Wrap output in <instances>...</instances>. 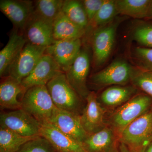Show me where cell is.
<instances>
[{
    "instance_id": "25",
    "label": "cell",
    "mask_w": 152,
    "mask_h": 152,
    "mask_svg": "<svg viewBox=\"0 0 152 152\" xmlns=\"http://www.w3.org/2000/svg\"><path fill=\"white\" fill-rule=\"evenodd\" d=\"M62 12L72 21L86 30L89 26L88 17L82 1L65 0Z\"/></svg>"
},
{
    "instance_id": "8",
    "label": "cell",
    "mask_w": 152,
    "mask_h": 152,
    "mask_svg": "<svg viewBox=\"0 0 152 152\" xmlns=\"http://www.w3.org/2000/svg\"><path fill=\"white\" fill-rule=\"evenodd\" d=\"M90 69L89 54L86 49L82 48L72 64L64 73L69 84L83 99L90 92L87 85Z\"/></svg>"
},
{
    "instance_id": "1",
    "label": "cell",
    "mask_w": 152,
    "mask_h": 152,
    "mask_svg": "<svg viewBox=\"0 0 152 152\" xmlns=\"http://www.w3.org/2000/svg\"><path fill=\"white\" fill-rule=\"evenodd\" d=\"M131 152H145L152 140V112H148L118 133Z\"/></svg>"
},
{
    "instance_id": "32",
    "label": "cell",
    "mask_w": 152,
    "mask_h": 152,
    "mask_svg": "<svg viewBox=\"0 0 152 152\" xmlns=\"http://www.w3.org/2000/svg\"><path fill=\"white\" fill-rule=\"evenodd\" d=\"M119 152H131L122 143L119 142Z\"/></svg>"
},
{
    "instance_id": "6",
    "label": "cell",
    "mask_w": 152,
    "mask_h": 152,
    "mask_svg": "<svg viewBox=\"0 0 152 152\" xmlns=\"http://www.w3.org/2000/svg\"><path fill=\"white\" fill-rule=\"evenodd\" d=\"M45 47L38 46L27 42L8 71V76L21 83L35 67L45 54Z\"/></svg>"
},
{
    "instance_id": "14",
    "label": "cell",
    "mask_w": 152,
    "mask_h": 152,
    "mask_svg": "<svg viewBox=\"0 0 152 152\" xmlns=\"http://www.w3.org/2000/svg\"><path fill=\"white\" fill-rule=\"evenodd\" d=\"M34 2L27 0H1L0 10L18 29L24 31L34 12Z\"/></svg>"
},
{
    "instance_id": "2",
    "label": "cell",
    "mask_w": 152,
    "mask_h": 152,
    "mask_svg": "<svg viewBox=\"0 0 152 152\" xmlns=\"http://www.w3.org/2000/svg\"><path fill=\"white\" fill-rule=\"evenodd\" d=\"M22 109L37 120L41 124L50 122L56 107L46 86H36L23 94Z\"/></svg>"
},
{
    "instance_id": "33",
    "label": "cell",
    "mask_w": 152,
    "mask_h": 152,
    "mask_svg": "<svg viewBox=\"0 0 152 152\" xmlns=\"http://www.w3.org/2000/svg\"><path fill=\"white\" fill-rule=\"evenodd\" d=\"M145 152H152V140L147 147Z\"/></svg>"
},
{
    "instance_id": "30",
    "label": "cell",
    "mask_w": 152,
    "mask_h": 152,
    "mask_svg": "<svg viewBox=\"0 0 152 152\" xmlns=\"http://www.w3.org/2000/svg\"><path fill=\"white\" fill-rule=\"evenodd\" d=\"M134 56L141 70L152 71V48L137 47L135 49Z\"/></svg>"
},
{
    "instance_id": "31",
    "label": "cell",
    "mask_w": 152,
    "mask_h": 152,
    "mask_svg": "<svg viewBox=\"0 0 152 152\" xmlns=\"http://www.w3.org/2000/svg\"><path fill=\"white\" fill-rule=\"evenodd\" d=\"M104 1V0H84L82 1L88 17L89 24L92 21L102 5Z\"/></svg>"
},
{
    "instance_id": "10",
    "label": "cell",
    "mask_w": 152,
    "mask_h": 152,
    "mask_svg": "<svg viewBox=\"0 0 152 152\" xmlns=\"http://www.w3.org/2000/svg\"><path fill=\"white\" fill-rule=\"evenodd\" d=\"M59 66L50 56L45 53L28 76L22 81L24 89L36 86H46L55 77L63 73Z\"/></svg>"
},
{
    "instance_id": "4",
    "label": "cell",
    "mask_w": 152,
    "mask_h": 152,
    "mask_svg": "<svg viewBox=\"0 0 152 152\" xmlns=\"http://www.w3.org/2000/svg\"><path fill=\"white\" fill-rule=\"evenodd\" d=\"M151 98L148 95L138 94L118 109L111 117L114 128L120 132L135 120L148 112L151 105Z\"/></svg>"
},
{
    "instance_id": "9",
    "label": "cell",
    "mask_w": 152,
    "mask_h": 152,
    "mask_svg": "<svg viewBox=\"0 0 152 152\" xmlns=\"http://www.w3.org/2000/svg\"><path fill=\"white\" fill-rule=\"evenodd\" d=\"M118 24L112 23L95 29L91 37L94 64L96 67L103 65L111 53Z\"/></svg>"
},
{
    "instance_id": "13",
    "label": "cell",
    "mask_w": 152,
    "mask_h": 152,
    "mask_svg": "<svg viewBox=\"0 0 152 152\" xmlns=\"http://www.w3.org/2000/svg\"><path fill=\"white\" fill-rule=\"evenodd\" d=\"M25 37L27 42L38 46L47 47L53 43V23L33 13L25 27Z\"/></svg>"
},
{
    "instance_id": "12",
    "label": "cell",
    "mask_w": 152,
    "mask_h": 152,
    "mask_svg": "<svg viewBox=\"0 0 152 152\" xmlns=\"http://www.w3.org/2000/svg\"><path fill=\"white\" fill-rule=\"evenodd\" d=\"M49 122L62 132L83 145L89 135L82 126L80 115L56 107Z\"/></svg>"
},
{
    "instance_id": "23",
    "label": "cell",
    "mask_w": 152,
    "mask_h": 152,
    "mask_svg": "<svg viewBox=\"0 0 152 152\" xmlns=\"http://www.w3.org/2000/svg\"><path fill=\"white\" fill-rule=\"evenodd\" d=\"M37 137H24L0 127V152H16L26 143Z\"/></svg>"
},
{
    "instance_id": "3",
    "label": "cell",
    "mask_w": 152,
    "mask_h": 152,
    "mask_svg": "<svg viewBox=\"0 0 152 152\" xmlns=\"http://www.w3.org/2000/svg\"><path fill=\"white\" fill-rule=\"evenodd\" d=\"M46 86L57 108L80 115L83 99L69 84L64 73L52 79Z\"/></svg>"
},
{
    "instance_id": "16",
    "label": "cell",
    "mask_w": 152,
    "mask_h": 152,
    "mask_svg": "<svg viewBox=\"0 0 152 152\" xmlns=\"http://www.w3.org/2000/svg\"><path fill=\"white\" fill-rule=\"evenodd\" d=\"M40 136L46 139L58 152H87L82 144L65 134L51 123L42 124Z\"/></svg>"
},
{
    "instance_id": "27",
    "label": "cell",
    "mask_w": 152,
    "mask_h": 152,
    "mask_svg": "<svg viewBox=\"0 0 152 152\" xmlns=\"http://www.w3.org/2000/svg\"><path fill=\"white\" fill-rule=\"evenodd\" d=\"M16 152H58L46 139L38 136L27 142Z\"/></svg>"
},
{
    "instance_id": "22",
    "label": "cell",
    "mask_w": 152,
    "mask_h": 152,
    "mask_svg": "<svg viewBox=\"0 0 152 152\" xmlns=\"http://www.w3.org/2000/svg\"><path fill=\"white\" fill-rule=\"evenodd\" d=\"M151 0H117L116 1L118 13L134 18H148Z\"/></svg>"
},
{
    "instance_id": "15",
    "label": "cell",
    "mask_w": 152,
    "mask_h": 152,
    "mask_svg": "<svg viewBox=\"0 0 152 152\" xmlns=\"http://www.w3.org/2000/svg\"><path fill=\"white\" fill-rule=\"evenodd\" d=\"M80 120L82 126L88 135L102 129L106 126L104 121V111L94 92H90L86 99Z\"/></svg>"
},
{
    "instance_id": "26",
    "label": "cell",
    "mask_w": 152,
    "mask_h": 152,
    "mask_svg": "<svg viewBox=\"0 0 152 152\" xmlns=\"http://www.w3.org/2000/svg\"><path fill=\"white\" fill-rule=\"evenodd\" d=\"M118 14L116 1L104 0L101 8L89 26L91 25L92 27L96 28V29L102 27L108 24Z\"/></svg>"
},
{
    "instance_id": "24",
    "label": "cell",
    "mask_w": 152,
    "mask_h": 152,
    "mask_svg": "<svg viewBox=\"0 0 152 152\" xmlns=\"http://www.w3.org/2000/svg\"><path fill=\"white\" fill-rule=\"evenodd\" d=\"M63 0H38L34 2V14L53 24L62 12Z\"/></svg>"
},
{
    "instance_id": "18",
    "label": "cell",
    "mask_w": 152,
    "mask_h": 152,
    "mask_svg": "<svg viewBox=\"0 0 152 152\" xmlns=\"http://www.w3.org/2000/svg\"><path fill=\"white\" fill-rule=\"evenodd\" d=\"M24 36L14 30L11 33L8 42L0 52V76L3 77L8 72L10 67L26 44Z\"/></svg>"
},
{
    "instance_id": "7",
    "label": "cell",
    "mask_w": 152,
    "mask_h": 152,
    "mask_svg": "<svg viewBox=\"0 0 152 152\" xmlns=\"http://www.w3.org/2000/svg\"><path fill=\"white\" fill-rule=\"evenodd\" d=\"M135 72L132 66L124 60H117L91 77L93 84L97 86H125L132 81Z\"/></svg>"
},
{
    "instance_id": "11",
    "label": "cell",
    "mask_w": 152,
    "mask_h": 152,
    "mask_svg": "<svg viewBox=\"0 0 152 152\" xmlns=\"http://www.w3.org/2000/svg\"><path fill=\"white\" fill-rule=\"evenodd\" d=\"M82 45L80 39L55 40L47 47L45 53L50 56L65 73L77 56Z\"/></svg>"
},
{
    "instance_id": "28",
    "label": "cell",
    "mask_w": 152,
    "mask_h": 152,
    "mask_svg": "<svg viewBox=\"0 0 152 152\" xmlns=\"http://www.w3.org/2000/svg\"><path fill=\"white\" fill-rule=\"evenodd\" d=\"M132 82L135 86L142 90L152 98V71L135 72Z\"/></svg>"
},
{
    "instance_id": "17",
    "label": "cell",
    "mask_w": 152,
    "mask_h": 152,
    "mask_svg": "<svg viewBox=\"0 0 152 152\" xmlns=\"http://www.w3.org/2000/svg\"><path fill=\"white\" fill-rule=\"evenodd\" d=\"M119 141L115 131L107 126L89 135L83 145L87 152H119Z\"/></svg>"
},
{
    "instance_id": "19",
    "label": "cell",
    "mask_w": 152,
    "mask_h": 152,
    "mask_svg": "<svg viewBox=\"0 0 152 152\" xmlns=\"http://www.w3.org/2000/svg\"><path fill=\"white\" fill-rule=\"evenodd\" d=\"M25 93L21 83L10 76L5 77L0 84V105L1 109L14 110L22 109L18 95Z\"/></svg>"
},
{
    "instance_id": "29",
    "label": "cell",
    "mask_w": 152,
    "mask_h": 152,
    "mask_svg": "<svg viewBox=\"0 0 152 152\" xmlns=\"http://www.w3.org/2000/svg\"><path fill=\"white\" fill-rule=\"evenodd\" d=\"M133 39L142 47L152 48V25H143L135 29Z\"/></svg>"
},
{
    "instance_id": "20",
    "label": "cell",
    "mask_w": 152,
    "mask_h": 152,
    "mask_svg": "<svg viewBox=\"0 0 152 152\" xmlns=\"http://www.w3.org/2000/svg\"><path fill=\"white\" fill-rule=\"evenodd\" d=\"M53 37L55 40L80 39L86 30L71 20L62 12L53 24Z\"/></svg>"
},
{
    "instance_id": "34",
    "label": "cell",
    "mask_w": 152,
    "mask_h": 152,
    "mask_svg": "<svg viewBox=\"0 0 152 152\" xmlns=\"http://www.w3.org/2000/svg\"><path fill=\"white\" fill-rule=\"evenodd\" d=\"M148 18H150L152 20V1L151 3V6H150Z\"/></svg>"
},
{
    "instance_id": "21",
    "label": "cell",
    "mask_w": 152,
    "mask_h": 152,
    "mask_svg": "<svg viewBox=\"0 0 152 152\" xmlns=\"http://www.w3.org/2000/svg\"><path fill=\"white\" fill-rule=\"evenodd\" d=\"M135 87L114 86L109 87L101 94L100 100L108 107H116L125 103L131 99L137 92Z\"/></svg>"
},
{
    "instance_id": "5",
    "label": "cell",
    "mask_w": 152,
    "mask_h": 152,
    "mask_svg": "<svg viewBox=\"0 0 152 152\" xmlns=\"http://www.w3.org/2000/svg\"><path fill=\"white\" fill-rule=\"evenodd\" d=\"M1 127L24 136H39L42 124L23 109L4 112L0 115Z\"/></svg>"
}]
</instances>
